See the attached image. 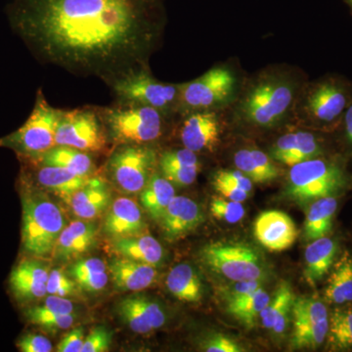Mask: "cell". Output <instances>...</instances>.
<instances>
[{"label":"cell","mask_w":352,"mask_h":352,"mask_svg":"<svg viewBox=\"0 0 352 352\" xmlns=\"http://www.w3.org/2000/svg\"><path fill=\"white\" fill-rule=\"evenodd\" d=\"M13 27L46 63L111 85L154 47L161 0H13Z\"/></svg>","instance_id":"cell-1"},{"label":"cell","mask_w":352,"mask_h":352,"mask_svg":"<svg viewBox=\"0 0 352 352\" xmlns=\"http://www.w3.org/2000/svg\"><path fill=\"white\" fill-rule=\"evenodd\" d=\"M22 231L23 250L31 256L45 258L54 251L58 238L65 228L61 210L43 192L23 182Z\"/></svg>","instance_id":"cell-2"},{"label":"cell","mask_w":352,"mask_h":352,"mask_svg":"<svg viewBox=\"0 0 352 352\" xmlns=\"http://www.w3.org/2000/svg\"><path fill=\"white\" fill-rule=\"evenodd\" d=\"M347 185V176L339 164L314 159L292 166L287 195L300 206L318 199L337 196Z\"/></svg>","instance_id":"cell-3"},{"label":"cell","mask_w":352,"mask_h":352,"mask_svg":"<svg viewBox=\"0 0 352 352\" xmlns=\"http://www.w3.org/2000/svg\"><path fill=\"white\" fill-rule=\"evenodd\" d=\"M109 138L119 145H143L161 136L163 120L157 109L124 103L99 109Z\"/></svg>","instance_id":"cell-4"},{"label":"cell","mask_w":352,"mask_h":352,"mask_svg":"<svg viewBox=\"0 0 352 352\" xmlns=\"http://www.w3.org/2000/svg\"><path fill=\"white\" fill-rule=\"evenodd\" d=\"M62 110L53 108L41 90L36 95L34 110L17 131L0 138V147L10 148L27 159L41 156L56 146L58 120Z\"/></svg>","instance_id":"cell-5"},{"label":"cell","mask_w":352,"mask_h":352,"mask_svg":"<svg viewBox=\"0 0 352 352\" xmlns=\"http://www.w3.org/2000/svg\"><path fill=\"white\" fill-rule=\"evenodd\" d=\"M201 256L210 270L230 281H264L267 277L261 254L244 243H210L203 248Z\"/></svg>","instance_id":"cell-6"},{"label":"cell","mask_w":352,"mask_h":352,"mask_svg":"<svg viewBox=\"0 0 352 352\" xmlns=\"http://www.w3.org/2000/svg\"><path fill=\"white\" fill-rule=\"evenodd\" d=\"M108 132L99 109L62 110L56 129V146L83 152H100L108 142Z\"/></svg>","instance_id":"cell-7"},{"label":"cell","mask_w":352,"mask_h":352,"mask_svg":"<svg viewBox=\"0 0 352 352\" xmlns=\"http://www.w3.org/2000/svg\"><path fill=\"white\" fill-rule=\"evenodd\" d=\"M110 85L124 103L148 106L161 113L178 104L179 85L157 82L146 67L124 74Z\"/></svg>","instance_id":"cell-8"},{"label":"cell","mask_w":352,"mask_h":352,"mask_svg":"<svg viewBox=\"0 0 352 352\" xmlns=\"http://www.w3.org/2000/svg\"><path fill=\"white\" fill-rule=\"evenodd\" d=\"M155 153L142 145H122L110 157L108 168L113 182L122 191H142L152 176Z\"/></svg>","instance_id":"cell-9"},{"label":"cell","mask_w":352,"mask_h":352,"mask_svg":"<svg viewBox=\"0 0 352 352\" xmlns=\"http://www.w3.org/2000/svg\"><path fill=\"white\" fill-rule=\"evenodd\" d=\"M293 88L282 80L256 85L243 104L245 119L261 126H270L286 113L293 101Z\"/></svg>","instance_id":"cell-10"},{"label":"cell","mask_w":352,"mask_h":352,"mask_svg":"<svg viewBox=\"0 0 352 352\" xmlns=\"http://www.w3.org/2000/svg\"><path fill=\"white\" fill-rule=\"evenodd\" d=\"M235 76L226 68H214L193 82L179 85L178 105L186 110H205L226 100L235 87Z\"/></svg>","instance_id":"cell-11"},{"label":"cell","mask_w":352,"mask_h":352,"mask_svg":"<svg viewBox=\"0 0 352 352\" xmlns=\"http://www.w3.org/2000/svg\"><path fill=\"white\" fill-rule=\"evenodd\" d=\"M349 104L347 88L335 80L318 83L307 98V110L314 120L332 124L344 116Z\"/></svg>","instance_id":"cell-12"},{"label":"cell","mask_w":352,"mask_h":352,"mask_svg":"<svg viewBox=\"0 0 352 352\" xmlns=\"http://www.w3.org/2000/svg\"><path fill=\"white\" fill-rule=\"evenodd\" d=\"M47 266L36 256L23 258L11 271L9 286L20 302L41 300L47 294Z\"/></svg>","instance_id":"cell-13"},{"label":"cell","mask_w":352,"mask_h":352,"mask_svg":"<svg viewBox=\"0 0 352 352\" xmlns=\"http://www.w3.org/2000/svg\"><path fill=\"white\" fill-rule=\"evenodd\" d=\"M256 240L271 252H282L296 242L298 229L294 220L280 210H268L254 222Z\"/></svg>","instance_id":"cell-14"},{"label":"cell","mask_w":352,"mask_h":352,"mask_svg":"<svg viewBox=\"0 0 352 352\" xmlns=\"http://www.w3.org/2000/svg\"><path fill=\"white\" fill-rule=\"evenodd\" d=\"M117 310L129 329L140 335L151 333L166 324L163 308L145 296H127L120 300Z\"/></svg>","instance_id":"cell-15"},{"label":"cell","mask_w":352,"mask_h":352,"mask_svg":"<svg viewBox=\"0 0 352 352\" xmlns=\"http://www.w3.org/2000/svg\"><path fill=\"white\" fill-rule=\"evenodd\" d=\"M205 217L196 201L184 196H175L166 208L161 219L166 239H182L203 223Z\"/></svg>","instance_id":"cell-16"},{"label":"cell","mask_w":352,"mask_h":352,"mask_svg":"<svg viewBox=\"0 0 352 352\" xmlns=\"http://www.w3.org/2000/svg\"><path fill=\"white\" fill-rule=\"evenodd\" d=\"M144 228L142 212L135 201L120 197L113 201L104 221V232L120 239L142 233Z\"/></svg>","instance_id":"cell-17"},{"label":"cell","mask_w":352,"mask_h":352,"mask_svg":"<svg viewBox=\"0 0 352 352\" xmlns=\"http://www.w3.org/2000/svg\"><path fill=\"white\" fill-rule=\"evenodd\" d=\"M219 119L214 113H193L183 124V145L195 153L214 149L219 142Z\"/></svg>","instance_id":"cell-18"},{"label":"cell","mask_w":352,"mask_h":352,"mask_svg":"<svg viewBox=\"0 0 352 352\" xmlns=\"http://www.w3.org/2000/svg\"><path fill=\"white\" fill-rule=\"evenodd\" d=\"M108 267L113 285L120 291H142L149 288L157 278L155 266L122 256L113 258Z\"/></svg>","instance_id":"cell-19"},{"label":"cell","mask_w":352,"mask_h":352,"mask_svg":"<svg viewBox=\"0 0 352 352\" xmlns=\"http://www.w3.org/2000/svg\"><path fill=\"white\" fill-rule=\"evenodd\" d=\"M321 154L318 140L309 132L286 134L278 139L271 150L273 160L289 166L318 157Z\"/></svg>","instance_id":"cell-20"},{"label":"cell","mask_w":352,"mask_h":352,"mask_svg":"<svg viewBox=\"0 0 352 352\" xmlns=\"http://www.w3.org/2000/svg\"><path fill=\"white\" fill-rule=\"evenodd\" d=\"M97 227L90 220H76L65 227L55 245V254L58 258H78L91 250L96 243Z\"/></svg>","instance_id":"cell-21"},{"label":"cell","mask_w":352,"mask_h":352,"mask_svg":"<svg viewBox=\"0 0 352 352\" xmlns=\"http://www.w3.org/2000/svg\"><path fill=\"white\" fill-rule=\"evenodd\" d=\"M38 164L39 168L36 170L34 176L39 186L53 192L68 203L76 192L87 185L91 179L87 176L76 175L60 166Z\"/></svg>","instance_id":"cell-22"},{"label":"cell","mask_w":352,"mask_h":352,"mask_svg":"<svg viewBox=\"0 0 352 352\" xmlns=\"http://www.w3.org/2000/svg\"><path fill=\"white\" fill-rule=\"evenodd\" d=\"M110 201L111 193L106 183L91 178L87 185L76 192L69 204L78 219L92 220L107 210Z\"/></svg>","instance_id":"cell-23"},{"label":"cell","mask_w":352,"mask_h":352,"mask_svg":"<svg viewBox=\"0 0 352 352\" xmlns=\"http://www.w3.org/2000/svg\"><path fill=\"white\" fill-rule=\"evenodd\" d=\"M338 244L327 236L311 241L305 252L303 276L310 287H315L325 277L335 261Z\"/></svg>","instance_id":"cell-24"},{"label":"cell","mask_w":352,"mask_h":352,"mask_svg":"<svg viewBox=\"0 0 352 352\" xmlns=\"http://www.w3.org/2000/svg\"><path fill=\"white\" fill-rule=\"evenodd\" d=\"M112 249L122 258L150 264L155 267L161 263L164 256L163 248L159 241L143 232L115 239Z\"/></svg>","instance_id":"cell-25"},{"label":"cell","mask_w":352,"mask_h":352,"mask_svg":"<svg viewBox=\"0 0 352 352\" xmlns=\"http://www.w3.org/2000/svg\"><path fill=\"white\" fill-rule=\"evenodd\" d=\"M294 300L295 296L291 285L286 281L280 282L274 295L259 316L263 327L272 331L275 335H283L288 327Z\"/></svg>","instance_id":"cell-26"},{"label":"cell","mask_w":352,"mask_h":352,"mask_svg":"<svg viewBox=\"0 0 352 352\" xmlns=\"http://www.w3.org/2000/svg\"><path fill=\"white\" fill-rule=\"evenodd\" d=\"M34 163L45 166H60L78 175L89 177L94 170V163L87 152L80 151L68 146H55L41 156L29 159Z\"/></svg>","instance_id":"cell-27"},{"label":"cell","mask_w":352,"mask_h":352,"mask_svg":"<svg viewBox=\"0 0 352 352\" xmlns=\"http://www.w3.org/2000/svg\"><path fill=\"white\" fill-rule=\"evenodd\" d=\"M337 208L338 201L335 196L312 201L307 210L303 238L307 241H314L326 237L332 230Z\"/></svg>","instance_id":"cell-28"},{"label":"cell","mask_w":352,"mask_h":352,"mask_svg":"<svg viewBox=\"0 0 352 352\" xmlns=\"http://www.w3.org/2000/svg\"><path fill=\"white\" fill-rule=\"evenodd\" d=\"M175 197V190L173 183L164 176L154 173L141 191L140 199L146 212L153 219L160 222Z\"/></svg>","instance_id":"cell-29"},{"label":"cell","mask_w":352,"mask_h":352,"mask_svg":"<svg viewBox=\"0 0 352 352\" xmlns=\"http://www.w3.org/2000/svg\"><path fill=\"white\" fill-rule=\"evenodd\" d=\"M234 163L252 182H270L279 175L270 157L261 150H240L234 156Z\"/></svg>","instance_id":"cell-30"},{"label":"cell","mask_w":352,"mask_h":352,"mask_svg":"<svg viewBox=\"0 0 352 352\" xmlns=\"http://www.w3.org/2000/svg\"><path fill=\"white\" fill-rule=\"evenodd\" d=\"M166 287L171 295L184 302H198L201 298L200 278L191 265H176L166 277Z\"/></svg>","instance_id":"cell-31"},{"label":"cell","mask_w":352,"mask_h":352,"mask_svg":"<svg viewBox=\"0 0 352 352\" xmlns=\"http://www.w3.org/2000/svg\"><path fill=\"white\" fill-rule=\"evenodd\" d=\"M78 286L88 293H98L107 286L109 275L106 264L100 258L80 259L69 268Z\"/></svg>","instance_id":"cell-32"},{"label":"cell","mask_w":352,"mask_h":352,"mask_svg":"<svg viewBox=\"0 0 352 352\" xmlns=\"http://www.w3.org/2000/svg\"><path fill=\"white\" fill-rule=\"evenodd\" d=\"M325 296L329 302L335 305L352 302V256L349 252L333 266Z\"/></svg>","instance_id":"cell-33"},{"label":"cell","mask_w":352,"mask_h":352,"mask_svg":"<svg viewBox=\"0 0 352 352\" xmlns=\"http://www.w3.org/2000/svg\"><path fill=\"white\" fill-rule=\"evenodd\" d=\"M270 300V296L267 292L261 288L249 296L228 303L226 309L241 324L252 329L256 325L258 317L261 316V311Z\"/></svg>","instance_id":"cell-34"},{"label":"cell","mask_w":352,"mask_h":352,"mask_svg":"<svg viewBox=\"0 0 352 352\" xmlns=\"http://www.w3.org/2000/svg\"><path fill=\"white\" fill-rule=\"evenodd\" d=\"M294 328L307 327L329 320L328 311L321 300L314 298H295L292 307Z\"/></svg>","instance_id":"cell-35"},{"label":"cell","mask_w":352,"mask_h":352,"mask_svg":"<svg viewBox=\"0 0 352 352\" xmlns=\"http://www.w3.org/2000/svg\"><path fill=\"white\" fill-rule=\"evenodd\" d=\"M328 344L335 351L352 349V311L337 309L329 321Z\"/></svg>","instance_id":"cell-36"},{"label":"cell","mask_w":352,"mask_h":352,"mask_svg":"<svg viewBox=\"0 0 352 352\" xmlns=\"http://www.w3.org/2000/svg\"><path fill=\"white\" fill-rule=\"evenodd\" d=\"M25 318L32 324L47 331L65 330L73 325L75 314H60L45 311L38 305L28 308L25 312Z\"/></svg>","instance_id":"cell-37"},{"label":"cell","mask_w":352,"mask_h":352,"mask_svg":"<svg viewBox=\"0 0 352 352\" xmlns=\"http://www.w3.org/2000/svg\"><path fill=\"white\" fill-rule=\"evenodd\" d=\"M328 330L329 320L307 327L294 328L291 346L298 349H316L327 338Z\"/></svg>","instance_id":"cell-38"},{"label":"cell","mask_w":352,"mask_h":352,"mask_svg":"<svg viewBox=\"0 0 352 352\" xmlns=\"http://www.w3.org/2000/svg\"><path fill=\"white\" fill-rule=\"evenodd\" d=\"M210 212L215 219L223 220L228 223H237L244 219L245 210L239 201H234L224 197H214L210 203Z\"/></svg>","instance_id":"cell-39"},{"label":"cell","mask_w":352,"mask_h":352,"mask_svg":"<svg viewBox=\"0 0 352 352\" xmlns=\"http://www.w3.org/2000/svg\"><path fill=\"white\" fill-rule=\"evenodd\" d=\"M200 166L196 153L184 149L164 152L160 159V168H192Z\"/></svg>","instance_id":"cell-40"},{"label":"cell","mask_w":352,"mask_h":352,"mask_svg":"<svg viewBox=\"0 0 352 352\" xmlns=\"http://www.w3.org/2000/svg\"><path fill=\"white\" fill-rule=\"evenodd\" d=\"M113 333L103 326L94 328L83 342L82 352H105L112 344Z\"/></svg>","instance_id":"cell-41"},{"label":"cell","mask_w":352,"mask_h":352,"mask_svg":"<svg viewBox=\"0 0 352 352\" xmlns=\"http://www.w3.org/2000/svg\"><path fill=\"white\" fill-rule=\"evenodd\" d=\"M47 294L51 296H66L73 295L75 292L76 283L73 280L59 270H53L50 272L47 280Z\"/></svg>","instance_id":"cell-42"},{"label":"cell","mask_w":352,"mask_h":352,"mask_svg":"<svg viewBox=\"0 0 352 352\" xmlns=\"http://www.w3.org/2000/svg\"><path fill=\"white\" fill-rule=\"evenodd\" d=\"M263 281H232L229 286L224 287L221 291V296L228 303L240 300L244 296H249L256 289L263 288Z\"/></svg>","instance_id":"cell-43"},{"label":"cell","mask_w":352,"mask_h":352,"mask_svg":"<svg viewBox=\"0 0 352 352\" xmlns=\"http://www.w3.org/2000/svg\"><path fill=\"white\" fill-rule=\"evenodd\" d=\"M200 168L201 166H192V168H161V170L164 177L173 184L178 186H188L195 182Z\"/></svg>","instance_id":"cell-44"},{"label":"cell","mask_w":352,"mask_h":352,"mask_svg":"<svg viewBox=\"0 0 352 352\" xmlns=\"http://www.w3.org/2000/svg\"><path fill=\"white\" fill-rule=\"evenodd\" d=\"M201 349L208 352H242L245 349L236 340L227 336L217 333L210 336L201 344Z\"/></svg>","instance_id":"cell-45"},{"label":"cell","mask_w":352,"mask_h":352,"mask_svg":"<svg viewBox=\"0 0 352 352\" xmlns=\"http://www.w3.org/2000/svg\"><path fill=\"white\" fill-rule=\"evenodd\" d=\"M17 347L23 352H50L52 344L47 338L34 333H25L18 340Z\"/></svg>","instance_id":"cell-46"},{"label":"cell","mask_w":352,"mask_h":352,"mask_svg":"<svg viewBox=\"0 0 352 352\" xmlns=\"http://www.w3.org/2000/svg\"><path fill=\"white\" fill-rule=\"evenodd\" d=\"M85 337L82 328H76L67 333L58 344V352H82Z\"/></svg>","instance_id":"cell-47"},{"label":"cell","mask_w":352,"mask_h":352,"mask_svg":"<svg viewBox=\"0 0 352 352\" xmlns=\"http://www.w3.org/2000/svg\"><path fill=\"white\" fill-rule=\"evenodd\" d=\"M214 186L215 191L219 192L224 198L228 199L230 201L243 203L249 197V193L245 192V190L238 188V187L234 186L233 184L214 177Z\"/></svg>","instance_id":"cell-48"},{"label":"cell","mask_w":352,"mask_h":352,"mask_svg":"<svg viewBox=\"0 0 352 352\" xmlns=\"http://www.w3.org/2000/svg\"><path fill=\"white\" fill-rule=\"evenodd\" d=\"M214 177L224 180V182L233 184L238 188L245 190L250 193L252 190V182L240 170H219L214 175Z\"/></svg>","instance_id":"cell-49"},{"label":"cell","mask_w":352,"mask_h":352,"mask_svg":"<svg viewBox=\"0 0 352 352\" xmlns=\"http://www.w3.org/2000/svg\"><path fill=\"white\" fill-rule=\"evenodd\" d=\"M344 124L347 140L352 145V102L344 113Z\"/></svg>","instance_id":"cell-50"},{"label":"cell","mask_w":352,"mask_h":352,"mask_svg":"<svg viewBox=\"0 0 352 352\" xmlns=\"http://www.w3.org/2000/svg\"><path fill=\"white\" fill-rule=\"evenodd\" d=\"M347 2H349V6H351L352 9V0H347Z\"/></svg>","instance_id":"cell-51"}]
</instances>
